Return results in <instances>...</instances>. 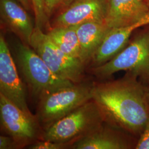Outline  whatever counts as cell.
<instances>
[{"label": "cell", "instance_id": "1", "mask_svg": "<svg viewBox=\"0 0 149 149\" xmlns=\"http://www.w3.org/2000/svg\"><path fill=\"white\" fill-rule=\"evenodd\" d=\"M147 86L127 71L122 78L94 82L92 100L104 122L139 137L149 121Z\"/></svg>", "mask_w": 149, "mask_h": 149}, {"label": "cell", "instance_id": "2", "mask_svg": "<svg viewBox=\"0 0 149 149\" xmlns=\"http://www.w3.org/2000/svg\"><path fill=\"white\" fill-rule=\"evenodd\" d=\"M121 71L133 73L145 85H149V25L136 30L126 47L111 60L86 70L101 80Z\"/></svg>", "mask_w": 149, "mask_h": 149}, {"label": "cell", "instance_id": "3", "mask_svg": "<svg viewBox=\"0 0 149 149\" xmlns=\"http://www.w3.org/2000/svg\"><path fill=\"white\" fill-rule=\"evenodd\" d=\"M13 58L33 97H41L64 87L72 82L54 74L43 59L29 45L19 40L13 45Z\"/></svg>", "mask_w": 149, "mask_h": 149}, {"label": "cell", "instance_id": "4", "mask_svg": "<svg viewBox=\"0 0 149 149\" xmlns=\"http://www.w3.org/2000/svg\"><path fill=\"white\" fill-rule=\"evenodd\" d=\"M104 122L99 107L92 99L44 130L41 140L74 144L93 133Z\"/></svg>", "mask_w": 149, "mask_h": 149}, {"label": "cell", "instance_id": "5", "mask_svg": "<svg viewBox=\"0 0 149 149\" xmlns=\"http://www.w3.org/2000/svg\"><path fill=\"white\" fill-rule=\"evenodd\" d=\"M93 84L94 82L85 81L41 97L36 115L43 130L91 100Z\"/></svg>", "mask_w": 149, "mask_h": 149}, {"label": "cell", "instance_id": "6", "mask_svg": "<svg viewBox=\"0 0 149 149\" xmlns=\"http://www.w3.org/2000/svg\"><path fill=\"white\" fill-rule=\"evenodd\" d=\"M30 47L57 76L74 84L85 81V65L80 59L72 58L64 53L45 32L38 27H35L32 34Z\"/></svg>", "mask_w": 149, "mask_h": 149}, {"label": "cell", "instance_id": "7", "mask_svg": "<svg viewBox=\"0 0 149 149\" xmlns=\"http://www.w3.org/2000/svg\"><path fill=\"white\" fill-rule=\"evenodd\" d=\"M0 124L1 133L13 139L19 149L42 139L44 130L36 115L24 112L1 93Z\"/></svg>", "mask_w": 149, "mask_h": 149}, {"label": "cell", "instance_id": "8", "mask_svg": "<svg viewBox=\"0 0 149 149\" xmlns=\"http://www.w3.org/2000/svg\"><path fill=\"white\" fill-rule=\"evenodd\" d=\"M17 66L4 36L0 35V93L24 112L32 114L28 108L27 93L19 76Z\"/></svg>", "mask_w": 149, "mask_h": 149}, {"label": "cell", "instance_id": "9", "mask_svg": "<svg viewBox=\"0 0 149 149\" xmlns=\"http://www.w3.org/2000/svg\"><path fill=\"white\" fill-rule=\"evenodd\" d=\"M108 0H74L50 19L51 28L76 26L90 22H105Z\"/></svg>", "mask_w": 149, "mask_h": 149}, {"label": "cell", "instance_id": "10", "mask_svg": "<svg viewBox=\"0 0 149 149\" xmlns=\"http://www.w3.org/2000/svg\"><path fill=\"white\" fill-rule=\"evenodd\" d=\"M135 136L120 128L103 123L93 133L72 145L73 149H135Z\"/></svg>", "mask_w": 149, "mask_h": 149}, {"label": "cell", "instance_id": "11", "mask_svg": "<svg viewBox=\"0 0 149 149\" xmlns=\"http://www.w3.org/2000/svg\"><path fill=\"white\" fill-rule=\"evenodd\" d=\"M1 27L14 33L19 39L30 46L36 27L28 11L16 0H0Z\"/></svg>", "mask_w": 149, "mask_h": 149}, {"label": "cell", "instance_id": "12", "mask_svg": "<svg viewBox=\"0 0 149 149\" xmlns=\"http://www.w3.org/2000/svg\"><path fill=\"white\" fill-rule=\"evenodd\" d=\"M149 12V0H108L105 23L109 28L125 27L141 21Z\"/></svg>", "mask_w": 149, "mask_h": 149}, {"label": "cell", "instance_id": "13", "mask_svg": "<svg viewBox=\"0 0 149 149\" xmlns=\"http://www.w3.org/2000/svg\"><path fill=\"white\" fill-rule=\"evenodd\" d=\"M136 30L134 24L111 29L93 54L87 69L100 66L113 59L126 47Z\"/></svg>", "mask_w": 149, "mask_h": 149}, {"label": "cell", "instance_id": "14", "mask_svg": "<svg viewBox=\"0 0 149 149\" xmlns=\"http://www.w3.org/2000/svg\"><path fill=\"white\" fill-rule=\"evenodd\" d=\"M105 22H90L76 26L80 47V59L86 66L102 41L109 31Z\"/></svg>", "mask_w": 149, "mask_h": 149}, {"label": "cell", "instance_id": "15", "mask_svg": "<svg viewBox=\"0 0 149 149\" xmlns=\"http://www.w3.org/2000/svg\"><path fill=\"white\" fill-rule=\"evenodd\" d=\"M46 33L64 53L81 60L80 43L76 26L51 28Z\"/></svg>", "mask_w": 149, "mask_h": 149}, {"label": "cell", "instance_id": "16", "mask_svg": "<svg viewBox=\"0 0 149 149\" xmlns=\"http://www.w3.org/2000/svg\"><path fill=\"white\" fill-rule=\"evenodd\" d=\"M36 27L47 33L51 28L50 20L45 12L44 0H32Z\"/></svg>", "mask_w": 149, "mask_h": 149}, {"label": "cell", "instance_id": "17", "mask_svg": "<svg viewBox=\"0 0 149 149\" xmlns=\"http://www.w3.org/2000/svg\"><path fill=\"white\" fill-rule=\"evenodd\" d=\"M74 0H44L46 14L50 21L59 11L69 5Z\"/></svg>", "mask_w": 149, "mask_h": 149}, {"label": "cell", "instance_id": "18", "mask_svg": "<svg viewBox=\"0 0 149 149\" xmlns=\"http://www.w3.org/2000/svg\"><path fill=\"white\" fill-rule=\"evenodd\" d=\"M73 143H61L47 140H38L29 145V149H71Z\"/></svg>", "mask_w": 149, "mask_h": 149}, {"label": "cell", "instance_id": "19", "mask_svg": "<svg viewBox=\"0 0 149 149\" xmlns=\"http://www.w3.org/2000/svg\"><path fill=\"white\" fill-rule=\"evenodd\" d=\"M135 149H149V121L139 137Z\"/></svg>", "mask_w": 149, "mask_h": 149}, {"label": "cell", "instance_id": "20", "mask_svg": "<svg viewBox=\"0 0 149 149\" xmlns=\"http://www.w3.org/2000/svg\"><path fill=\"white\" fill-rule=\"evenodd\" d=\"M0 149H19L16 141L11 136L1 134L0 136Z\"/></svg>", "mask_w": 149, "mask_h": 149}, {"label": "cell", "instance_id": "21", "mask_svg": "<svg viewBox=\"0 0 149 149\" xmlns=\"http://www.w3.org/2000/svg\"><path fill=\"white\" fill-rule=\"evenodd\" d=\"M21 3L24 8L29 12H32L33 13V5L32 0H16Z\"/></svg>", "mask_w": 149, "mask_h": 149}, {"label": "cell", "instance_id": "22", "mask_svg": "<svg viewBox=\"0 0 149 149\" xmlns=\"http://www.w3.org/2000/svg\"><path fill=\"white\" fill-rule=\"evenodd\" d=\"M146 96H147V100L149 106V85L147 86V91H146Z\"/></svg>", "mask_w": 149, "mask_h": 149}]
</instances>
